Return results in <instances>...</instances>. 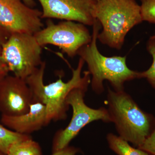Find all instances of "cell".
Instances as JSON below:
<instances>
[{
  "label": "cell",
  "instance_id": "obj_10",
  "mask_svg": "<svg viewBox=\"0 0 155 155\" xmlns=\"http://www.w3.org/2000/svg\"><path fill=\"white\" fill-rule=\"evenodd\" d=\"M33 95L25 79L7 75L0 82V112L17 116L25 114L33 102Z\"/></svg>",
  "mask_w": 155,
  "mask_h": 155
},
{
  "label": "cell",
  "instance_id": "obj_6",
  "mask_svg": "<svg viewBox=\"0 0 155 155\" xmlns=\"http://www.w3.org/2000/svg\"><path fill=\"white\" fill-rule=\"evenodd\" d=\"M87 88L84 87L74 89L67 97V104L72 108V117L67 127L56 134L53 141L54 152L69 146L70 142L81 130L91 122L98 120L112 122L107 109L104 107L93 109L85 104L84 97Z\"/></svg>",
  "mask_w": 155,
  "mask_h": 155
},
{
  "label": "cell",
  "instance_id": "obj_12",
  "mask_svg": "<svg viewBox=\"0 0 155 155\" xmlns=\"http://www.w3.org/2000/svg\"><path fill=\"white\" fill-rule=\"evenodd\" d=\"M109 147L118 155H149L140 149L131 147L124 139L112 133L107 136Z\"/></svg>",
  "mask_w": 155,
  "mask_h": 155
},
{
  "label": "cell",
  "instance_id": "obj_14",
  "mask_svg": "<svg viewBox=\"0 0 155 155\" xmlns=\"http://www.w3.org/2000/svg\"><path fill=\"white\" fill-rule=\"evenodd\" d=\"M7 155H42L41 149L31 137L12 145Z\"/></svg>",
  "mask_w": 155,
  "mask_h": 155
},
{
  "label": "cell",
  "instance_id": "obj_5",
  "mask_svg": "<svg viewBox=\"0 0 155 155\" xmlns=\"http://www.w3.org/2000/svg\"><path fill=\"white\" fill-rule=\"evenodd\" d=\"M1 56L9 72L25 79L40 66L42 47L33 34H11L1 46Z\"/></svg>",
  "mask_w": 155,
  "mask_h": 155
},
{
  "label": "cell",
  "instance_id": "obj_23",
  "mask_svg": "<svg viewBox=\"0 0 155 155\" xmlns=\"http://www.w3.org/2000/svg\"><path fill=\"white\" fill-rule=\"evenodd\" d=\"M151 38H155V35H153V36H152Z\"/></svg>",
  "mask_w": 155,
  "mask_h": 155
},
{
  "label": "cell",
  "instance_id": "obj_7",
  "mask_svg": "<svg viewBox=\"0 0 155 155\" xmlns=\"http://www.w3.org/2000/svg\"><path fill=\"white\" fill-rule=\"evenodd\" d=\"M34 35L42 47L47 45L55 46L71 58L77 55L79 50L92 40L85 25L71 21L55 23L48 19L45 27Z\"/></svg>",
  "mask_w": 155,
  "mask_h": 155
},
{
  "label": "cell",
  "instance_id": "obj_15",
  "mask_svg": "<svg viewBox=\"0 0 155 155\" xmlns=\"http://www.w3.org/2000/svg\"><path fill=\"white\" fill-rule=\"evenodd\" d=\"M147 49L153 58V63L149 69L140 72V78H145L153 87L155 88V38L151 37L147 45Z\"/></svg>",
  "mask_w": 155,
  "mask_h": 155
},
{
  "label": "cell",
  "instance_id": "obj_4",
  "mask_svg": "<svg viewBox=\"0 0 155 155\" xmlns=\"http://www.w3.org/2000/svg\"><path fill=\"white\" fill-rule=\"evenodd\" d=\"M94 16L103 29L97 39L113 48H122L127 34L143 21L140 7L135 0H99Z\"/></svg>",
  "mask_w": 155,
  "mask_h": 155
},
{
  "label": "cell",
  "instance_id": "obj_16",
  "mask_svg": "<svg viewBox=\"0 0 155 155\" xmlns=\"http://www.w3.org/2000/svg\"><path fill=\"white\" fill-rule=\"evenodd\" d=\"M143 21L155 24V0H140Z\"/></svg>",
  "mask_w": 155,
  "mask_h": 155
},
{
  "label": "cell",
  "instance_id": "obj_11",
  "mask_svg": "<svg viewBox=\"0 0 155 155\" xmlns=\"http://www.w3.org/2000/svg\"><path fill=\"white\" fill-rule=\"evenodd\" d=\"M1 120L2 124L11 130L28 135L47 125L46 109L41 103L34 102L25 114L17 116L2 115Z\"/></svg>",
  "mask_w": 155,
  "mask_h": 155
},
{
  "label": "cell",
  "instance_id": "obj_1",
  "mask_svg": "<svg viewBox=\"0 0 155 155\" xmlns=\"http://www.w3.org/2000/svg\"><path fill=\"white\" fill-rule=\"evenodd\" d=\"M84 63L80 58L76 69H72V78L67 82L64 81L61 75L54 82L45 84L44 78L46 64L45 61L25 79L33 95V102H38L45 106L47 125L52 121L67 119L69 106L66 101L72 90L78 87H88L91 81L89 72L84 71L83 76L81 75Z\"/></svg>",
  "mask_w": 155,
  "mask_h": 155
},
{
  "label": "cell",
  "instance_id": "obj_2",
  "mask_svg": "<svg viewBox=\"0 0 155 155\" xmlns=\"http://www.w3.org/2000/svg\"><path fill=\"white\" fill-rule=\"evenodd\" d=\"M93 26L91 41L81 48L78 54L87 64L88 71L92 76V88L96 93H102L104 90L103 82L107 80L114 90L124 91V83L140 78V72L133 71L127 67L126 56L107 57L102 54L97 45L101 25L97 19Z\"/></svg>",
  "mask_w": 155,
  "mask_h": 155
},
{
  "label": "cell",
  "instance_id": "obj_18",
  "mask_svg": "<svg viewBox=\"0 0 155 155\" xmlns=\"http://www.w3.org/2000/svg\"><path fill=\"white\" fill-rule=\"evenodd\" d=\"M78 150L73 147L68 146L63 149L54 152L52 155H75Z\"/></svg>",
  "mask_w": 155,
  "mask_h": 155
},
{
  "label": "cell",
  "instance_id": "obj_17",
  "mask_svg": "<svg viewBox=\"0 0 155 155\" xmlns=\"http://www.w3.org/2000/svg\"><path fill=\"white\" fill-rule=\"evenodd\" d=\"M138 148L143 150L149 155H155V127L143 143Z\"/></svg>",
  "mask_w": 155,
  "mask_h": 155
},
{
  "label": "cell",
  "instance_id": "obj_20",
  "mask_svg": "<svg viewBox=\"0 0 155 155\" xmlns=\"http://www.w3.org/2000/svg\"><path fill=\"white\" fill-rule=\"evenodd\" d=\"M6 34H10L8 31L0 26V48H1L2 45L8 39L5 38H7Z\"/></svg>",
  "mask_w": 155,
  "mask_h": 155
},
{
  "label": "cell",
  "instance_id": "obj_8",
  "mask_svg": "<svg viewBox=\"0 0 155 155\" xmlns=\"http://www.w3.org/2000/svg\"><path fill=\"white\" fill-rule=\"evenodd\" d=\"M42 12L22 0H0V26L10 34H34L44 27Z\"/></svg>",
  "mask_w": 155,
  "mask_h": 155
},
{
  "label": "cell",
  "instance_id": "obj_9",
  "mask_svg": "<svg viewBox=\"0 0 155 155\" xmlns=\"http://www.w3.org/2000/svg\"><path fill=\"white\" fill-rule=\"evenodd\" d=\"M41 18L56 19L93 25L96 1L94 0H38Z\"/></svg>",
  "mask_w": 155,
  "mask_h": 155
},
{
  "label": "cell",
  "instance_id": "obj_22",
  "mask_svg": "<svg viewBox=\"0 0 155 155\" xmlns=\"http://www.w3.org/2000/svg\"><path fill=\"white\" fill-rule=\"evenodd\" d=\"M0 155H5V154H4L3 153H2L1 152H0Z\"/></svg>",
  "mask_w": 155,
  "mask_h": 155
},
{
  "label": "cell",
  "instance_id": "obj_19",
  "mask_svg": "<svg viewBox=\"0 0 155 155\" xmlns=\"http://www.w3.org/2000/svg\"><path fill=\"white\" fill-rule=\"evenodd\" d=\"M1 48H0V82L8 75L9 72L7 65L5 64L1 56Z\"/></svg>",
  "mask_w": 155,
  "mask_h": 155
},
{
  "label": "cell",
  "instance_id": "obj_24",
  "mask_svg": "<svg viewBox=\"0 0 155 155\" xmlns=\"http://www.w3.org/2000/svg\"><path fill=\"white\" fill-rule=\"evenodd\" d=\"M94 1H96V2H97V1H99V0H94Z\"/></svg>",
  "mask_w": 155,
  "mask_h": 155
},
{
  "label": "cell",
  "instance_id": "obj_21",
  "mask_svg": "<svg viewBox=\"0 0 155 155\" xmlns=\"http://www.w3.org/2000/svg\"><path fill=\"white\" fill-rule=\"evenodd\" d=\"M22 1L25 5L31 8H34L36 5V4L34 0H22Z\"/></svg>",
  "mask_w": 155,
  "mask_h": 155
},
{
  "label": "cell",
  "instance_id": "obj_3",
  "mask_svg": "<svg viewBox=\"0 0 155 155\" xmlns=\"http://www.w3.org/2000/svg\"><path fill=\"white\" fill-rule=\"evenodd\" d=\"M107 103L112 122L119 136L139 147L155 127V118L142 110L124 91L108 88Z\"/></svg>",
  "mask_w": 155,
  "mask_h": 155
},
{
  "label": "cell",
  "instance_id": "obj_13",
  "mask_svg": "<svg viewBox=\"0 0 155 155\" xmlns=\"http://www.w3.org/2000/svg\"><path fill=\"white\" fill-rule=\"evenodd\" d=\"M30 137L29 135L17 133L0 124V152L7 155L12 145Z\"/></svg>",
  "mask_w": 155,
  "mask_h": 155
}]
</instances>
